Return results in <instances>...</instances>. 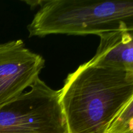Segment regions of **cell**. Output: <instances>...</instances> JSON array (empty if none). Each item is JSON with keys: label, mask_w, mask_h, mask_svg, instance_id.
Segmentation results:
<instances>
[{"label": "cell", "mask_w": 133, "mask_h": 133, "mask_svg": "<svg viewBox=\"0 0 133 133\" xmlns=\"http://www.w3.org/2000/svg\"><path fill=\"white\" fill-rule=\"evenodd\" d=\"M0 133H68L59 90L39 77L29 90L0 108Z\"/></svg>", "instance_id": "cell-3"}, {"label": "cell", "mask_w": 133, "mask_h": 133, "mask_svg": "<svg viewBox=\"0 0 133 133\" xmlns=\"http://www.w3.org/2000/svg\"><path fill=\"white\" fill-rule=\"evenodd\" d=\"M27 26L29 37L97 35L133 28V1L42 0Z\"/></svg>", "instance_id": "cell-2"}, {"label": "cell", "mask_w": 133, "mask_h": 133, "mask_svg": "<svg viewBox=\"0 0 133 133\" xmlns=\"http://www.w3.org/2000/svg\"><path fill=\"white\" fill-rule=\"evenodd\" d=\"M59 90L68 133H106L132 96L133 74L88 61Z\"/></svg>", "instance_id": "cell-1"}, {"label": "cell", "mask_w": 133, "mask_h": 133, "mask_svg": "<svg viewBox=\"0 0 133 133\" xmlns=\"http://www.w3.org/2000/svg\"><path fill=\"white\" fill-rule=\"evenodd\" d=\"M100 44L88 62L133 74V28H122L100 35Z\"/></svg>", "instance_id": "cell-5"}, {"label": "cell", "mask_w": 133, "mask_h": 133, "mask_svg": "<svg viewBox=\"0 0 133 133\" xmlns=\"http://www.w3.org/2000/svg\"><path fill=\"white\" fill-rule=\"evenodd\" d=\"M45 61L22 40L0 44V108L30 88L39 78Z\"/></svg>", "instance_id": "cell-4"}, {"label": "cell", "mask_w": 133, "mask_h": 133, "mask_svg": "<svg viewBox=\"0 0 133 133\" xmlns=\"http://www.w3.org/2000/svg\"><path fill=\"white\" fill-rule=\"evenodd\" d=\"M133 119V95L110 123L106 133H126Z\"/></svg>", "instance_id": "cell-6"}]
</instances>
